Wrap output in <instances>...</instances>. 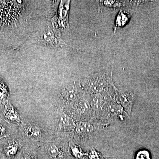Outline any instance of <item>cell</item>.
<instances>
[{
    "label": "cell",
    "mask_w": 159,
    "mask_h": 159,
    "mask_svg": "<svg viewBox=\"0 0 159 159\" xmlns=\"http://www.w3.org/2000/svg\"><path fill=\"white\" fill-rule=\"evenodd\" d=\"M86 80L90 92L96 94L106 91L111 80L106 72L101 71L91 75Z\"/></svg>",
    "instance_id": "1"
},
{
    "label": "cell",
    "mask_w": 159,
    "mask_h": 159,
    "mask_svg": "<svg viewBox=\"0 0 159 159\" xmlns=\"http://www.w3.org/2000/svg\"><path fill=\"white\" fill-rule=\"evenodd\" d=\"M58 126L60 130L68 131L75 128L76 125L73 119L62 111L58 118Z\"/></svg>",
    "instance_id": "2"
},
{
    "label": "cell",
    "mask_w": 159,
    "mask_h": 159,
    "mask_svg": "<svg viewBox=\"0 0 159 159\" xmlns=\"http://www.w3.org/2000/svg\"><path fill=\"white\" fill-rule=\"evenodd\" d=\"M74 128L77 134L81 136L88 135L94 130L93 125L89 122H79Z\"/></svg>",
    "instance_id": "3"
},
{
    "label": "cell",
    "mask_w": 159,
    "mask_h": 159,
    "mask_svg": "<svg viewBox=\"0 0 159 159\" xmlns=\"http://www.w3.org/2000/svg\"><path fill=\"white\" fill-rule=\"evenodd\" d=\"M24 129L26 134L31 139H38L41 135L40 129L34 124H27L25 125Z\"/></svg>",
    "instance_id": "4"
},
{
    "label": "cell",
    "mask_w": 159,
    "mask_h": 159,
    "mask_svg": "<svg viewBox=\"0 0 159 159\" xmlns=\"http://www.w3.org/2000/svg\"><path fill=\"white\" fill-rule=\"evenodd\" d=\"M131 17L130 14L125 11H120L116 17L115 30L123 27L128 22Z\"/></svg>",
    "instance_id": "5"
},
{
    "label": "cell",
    "mask_w": 159,
    "mask_h": 159,
    "mask_svg": "<svg viewBox=\"0 0 159 159\" xmlns=\"http://www.w3.org/2000/svg\"><path fill=\"white\" fill-rule=\"evenodd\" d=\"M119 97L122 105L125 108H129L130 110L134 100L133 94L128 92L119 93Z\"/></svg>",
    "instance_id": "6"
},
{
    "label": "cell",
    "mask_w": 159,
    "mask_h": 159,
    "mask_svg": "<svg viewBox=\"0 0 159 159\" xmlns=\"http://www.w3.org/2000/svg\"><path fill=\"white\" fill-rule=\"evenodd\" d=\"M5 117L7 119L17 123L21 122L19 114L12 106H9L6 108L5 111Z\"/></svg>",
    "instance_id": "7"
},
{
    "label": "cell",
    "mask_w": 159,
    "mask_h": 159,
    "mask_svg": "<svg viewBox=\"0 0 159 159\" xmlns=\"http://www.w3.org/2000/svg\"><path fill=\"white\" fill-rule=\"evenodd\" d=\"M63 99L68 102H73L78 98L77 91L74 88L66 89L62 93Z\"/></svg>",
    "instance_id": "8"
},
{
    "label": "cell",
    "mask_w": 159,
    "mask_h": 159,
    "mask_svg": "<svg viewBox=\"0 0 159 159\" xmlns=\"http://www.w3.org/2000/svg\"><path fill=\"white\" fill-rule=\"evenodd\" d=\"M46 150L52 158L57 159L61 156V152L59 147L53 143L48 144L46 146Z\"/></svg>",
    "instance_id": "9"
},
{
    "label": "cell",
    "mask_w": 159,
    "mask_h": 159,
    "mask_svg": "<svg viewBox=\"0 0 159 159\" xmlns=\"http://www.w3.org/2000/svg\"><path fill=\"white\" fill-rule=\"evenodd\" d=\"M18 148V144L17 142H10L6 145V147H5V151H6L7 155L11 156L16 153Z\"/></svg>",
    "instance_id": "10"
},
{
    "label": "cell",
    "mask_w": 159,
    "mask_h": 159,
    "mask_svg": "<svg viewBox=\"0 0 159 159\" xmlns=\"http://www.w3.org/2000/svg\"><path fill=\"white\" fill-rule=\"evenodd\" d=\"M70 148L71 151L74 155L76 157L80 158L84 155V153L81 148L78 145L74 143H71Z\"/></svg>",
    "instance_id": "11"
},
{
    "label": "cell",
    "mask_w": 159,
    "mask_h": 159,
    "mask_svg": "<svg viewBox=\"0 0 159 159\" xmlns=\"http://www.w3.org/2000/svg\"><path fill=\"white\" fill-rule=\"evenodd\" d=\"M136 159H150L149 152L146 150H141L137 153Z\"/></svg>",
    "instance_id": "12"
},
{
    "label": "cell",
    "mask_w": 159,
    "mask_h": 159,
    "mask_svg": "<svg viewBox=\"0 0 159 159\" xmlns=\"http://www.w3.org/2000/svg\"><path fill=\"white\" fill-rule=\"evenodd\" d=\"M89 157L91 159H99L98 153L95 151H92L89 154Z\"/></svg>",
    "instance_id": "13"
},
{
    "label": "cell",
    "mask_w": 159,
    "mask_h": 159,
    "mask_svg": "<svg viewBox=\"0 0 159 159\" xmlns=\"http://www.w3.org/2000/svg\"><path fill=\"white\" fill-rule=\"evenodd\" d=\"M5 131H6V129L3 125L0 124V138L3 137L5 134Z\"/></svg>",
    "instance_id": "14"
},
{
    "label": "cell",
    "mask_w": 159,
    "mask_h": 159,
    "mask_svg": "<svg viewBox=\"0 0 159 159\" xmlns=\"http://www.w3.org/2000/svg\"><path fill=\"white\" fill-rule=\"evenodd\" d=\"M35 159L34 158H29L28 159Z\"/></svg>",
    "instance_id": "15"
}]
</instances>
